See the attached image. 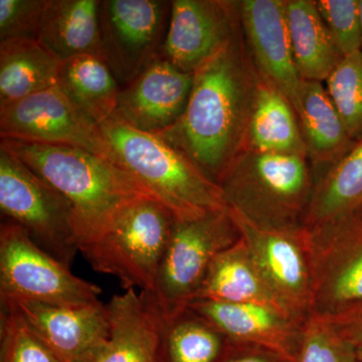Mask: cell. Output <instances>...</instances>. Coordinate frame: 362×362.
I'll return each mask as SVG.
<instances>
[{
    "mask_svg": "<svg viewBox=\"0 0 362 362\" xmlns=\"http://www.w3.org/2000/svg\"><path fill=\"white\" fill-rule=\"evenodd\" d=\"M257 75L240 28L194 74L187 108L177 122L156 135L218 183L245 150Z\"/></svg>",
    "mask_w": 362,
    "mask_h": 362,
    "instance_id": "6da1fadb",
    "label": "cell"
},
{
    "mask_svg": "<svg viewBox=\"0 0 362 362\" xmlns=\"http://www.w3.org/2000/svg\"><path fill=\"white\" fill-rule=\"evenodd\" d=\"M0 147L70 202L78 252L124 207L143 197L154 199L127 170L84 149L13 139H1Z\"/></svg>",
    "mask_w": 362,
    "mask_h": 362,
    "instance_id": "7a4b0ae2",
    "label": "cell"
},
{
    "mask_svg": "<svg viewBox=\"0 0 362 362\" xmlns=\"http://www.w3.org/2000/svg\"><path fill=\"white\" fill-rule=\"evenodd\" d=\"M218 185L228 211L251 225L272 232L305 230L314 187L308 156L245 149Z\"/></svg>",
    "mask_w": 362,
    "mask_h": 362,
    "instance_id": "3957f363",
    "label": "cell"
},
{
    "mask_svg": "<svg viewBox=\"0 0 362 362\" xmlns=\"http://www.w3.org/2000/svg\"><path fill=\"white\" fill-rule=\"evenodd\" d=\"M100 127L119 165L178 220L228 209L220 185L158 135L136 130L113 117Z\"/></svg>",
    "mask_w": 362,
    "mask_h": 362,
    "instance_id": "277c9868",
    "label": "cell"
},
{
    "mask_svg": "<svg viewBox=\"0 0 362 362\" xmlns=\"http://www.w3.org/2000/svg\"><path fill=\"white\" fill-rule=\"evenodd\" d=\"M175 221L160 202L143 197L121 209L80 252L95 271L114 276L124 289L151 292Z\"/></svg>",
    "mask_w": 362,
    "mask_h": 362,
    "instance_id": "5b68a950",
    "label": "cell"
},
{
    "mask_svg": "<svg viewBox=\"0 0 362 362\" xmlns=\"http://www.w3.org/2000/svg\"><path fill=\"white\" fill-rule=\"evenodd\" d=\"M0 209L37 246L70 267L78 252L70 202L1 147Z\"/></svg>",
    "mask_w": 362,
    "mask_h": 362,
    "instance_id": "8992f818",
    "label": "cell"
},
{
    "mask_svg": "<svg viewBox=\"0 0 362 362\" xmlns=\"http://www.w3.org/2000/svg\"><path fill=\"white\" fill-rule=\"evenodd\" d=\"M242 238L228 209L194 220L175 218L151 295L164 313L187 307L201 289L209 267Z\"/></svg>",
    "mask_w": 362,
    "mask_h": 362,
    "instance_id": "52a82bcc",
    "label": "cell"
},
{
    "mask_svg": "<svg viewBox=\"0 0 362 362\" xmlns=\"http://www.w3.org/2000/svg\"><path fill=\"white\" fill-rule=\"evenodd\" d=\"M101 288L77 277L58 259L37 246L11 221L0 226L1 301L83 305L100 301Z\"/></svg>",
    "mask_w": 362,
    "mask_h": 362,
    "instance_id": "ba28073f",
    "label": "cell"
},
{
    "mask_svg": "<svg viewBox=\"0 0 362 362\" xmlns=\"http://www.w3.org/2000/svg\"><path fill=\"white\" fill-rule=\"evenodd\" d=\"M311 272V316L362 304V209L305 228Z\"/></svg>",
    "mask_w": 362,
    "mask_h": 362,
    "instance_id": "9c48e42d",
    "label": "cell"
},
{
    "mask_svg": "<svg viewBox=\"0 0 362 362\" xmlns=\"http://www.w3.org/2000/svg\"><path fill=\"white\" fill-rule=\"evenodd\" d=\"M170 11L171 1L163 0L100 1L102 56L121 88L160 54Z\"/></svg>",
    "mask_w": 362,
    "mask_h": 362,
    "instance_id": "30bf717a",
    "label": "cell"
},
{
    "mask_svg": "<svg viewBox=\"0 0 362 362\" xmlns=\"http://www.w3.org/2000/svg\"><path fill=\"white\" fill-rule=\"evenodd\" d=\"M0 137L76 147L119 165L101 127L83 115L57 86L0 106Z\"/></svg>",
    "mask_w": 362,
    "mask_h": 362,
    "instance_id": "8fae6325",
    "label": "cell"
},
{
    "mask_svg": "<svg viewBox=\"0 0 362 362\" xmlns=\"http://www.w3.org/2000/svg\"><path fill=\"white\" fill-rule=\"evenodd\" d=\"M240 28L239 1L175 0L160 56L194 75Z\"/></svg>",
    "mask_w": 362,
    "mask_h": 362,
    "instance_id": "7c38bea8",
    "label": "cell"
},
{
    "mask_svg": "<svg viewBox=\"0 0 362 362\" xmlns=\"http://www.w3.org/2000/svg\"><path fill=\"white\" fill-rule=\"evenodd\" d=\"M230 214L273 291L293 315L306 322L311 316V272L305 230L300 233L262 230Z\"/></svg>",
    "mask_w": 362,
    "mask_h": 362,
    "instance_id": "4fadbf2b",
    "label": "cell"
},
{
    "mask_svg": "<svg viewBox=\"0 0 362 362\" xmlns=\"http://www.w3.org/2000/svg\"><path fill=\"white\" fill-rule=\"evenodd\" d=\"M11 305L28 325L65 362H86L109 337L106 304L1 301Z\"/></svg>",
    "mask_w": 362,
    "mask_h": 362,
    "instance_id": "5bb4252c",
    "label": "cell"
},
{
    "mask_svg": "<svg viewBox=\"0 0 362 362\" xmlns=\"http://www.w3.org/2000/svg\"><path fill=\"white\" fill-rule=\"evenodd\" d=\"M192 81V74L159 54L133 82L121 88L113 118L136 130L158 134L182 115Z\"/></svg>",
    "mask_w": 362,
    "mask_h": 362,
    "instance_id": "9a60e30c",
    "label": "cell"
},
{
    "mask_svg": "<svg viewBox=\"0 0 362 362\" xmlns=\"http://www.w3.org/2000/svg\"><path fill=\"white\" fill-rule=\"evenodd\" d=\"M243 35L257 71L296 101L302 78L293 57L285 0L239 1Z\"/></svg>",
    "mask_w": 362,
    "mask_h": 362,
    "instance_id": "2e32d148",
    "label": "cell"
},
{
    "mask_svg": "<svg viewBox=\"0 0 362 362\" xmlns=\"http://www.w3.org/2000/svg\"><path fill=\"white\" fill-rule=\"evenodd\" d=\"M187 306L216 326L233 344L261 347L287 362H298L306 322L256 304L195 300Z\"/></svg>",
    "mask_w": 362,
    "mask_h": 362,
    "instance_id": "e0dca14e",
    "label": "cell"
},
{
    "mask_svg": "<svg viewBox=\"0 0 362 362\" xmlns=\"http://www.w3.org/2000/svg\"><path fill=\"white\" fill-rule=\"evenodd\" d=\"M106 306L109 337L86 362H159L164 313L151 293L125 290Z\"/></svg>",
    "mask_w": 362,
    "mask_h": 362,
    "instance_id": "ac0fdd59",
    "label": "cell"
},
{
    "mask_svg": "<svg viewBox=\"0 0 362 362\" xmlns=\"http://www.w3.org/2000/svg\"><path fill=\"white\" fill-rule=\"evenodd\" d=\"M195 300L261 305L305 323L273 291L243 238L214 259Z\"/></svg>",
    "mask_w": 362,
    "mask_h": 362,
    "instance_id": "d6986e66",
    "label": "cell"
},
{
    "mask_svg": "<svg viewBox=\"0 0 362 362\" xmlns=\"http://www.w3.org/2000/svg\"><path fill=\"white\" fill-rule=\"evenodd\" d=\"M100 0H45L37 42L59 62L101 57Z\"/></svg>",
    "mask_w": 362,
    "mask_h": 362,
    "instance_id": "ffe728a7",
    "label": "cell"
},
{
    "mask_svg": "<svg viewBox=\"0 0 362 362\" xmlns=\"http://www.w3.org/2000/svg\"><path fill=\"white\" fill-rule=\"evenodd\" d=\"M314 187L305 228L362 209V136L334 161L313 168Z\"/></svg>",
    "mask_w": 362,
    "mask_h": 362,
    "instance_id": "44dd1931",
    "label": "cell"
},
{
    "mask_svg": "<svg viewBox=\"0 0 362 362\" xmlns=\"http://www.w3.org/2000/svg\"><path fill=\"white\" fill-rule=\"evenodd\" d=\"M245 149L307 156L294 107L284 93L259 71Z\"/></svg>",
    "mask_w": 362,
    "mask_h": 362,
    "instance_id": "7402d4cb",
    "label": "cell"
},
{
    "mask_svg": "<svg viewBox=\"0 0 362 362\" xmlns=\"http://www.w3.org/2000/svg\"><path fill=\"white\" fill-rule=\"evenodd\" d=\"M293 107L313 168L334 161L354 142L323 83L302 81Z\"/></svg>",
    "mask_w": 362,
    "mask_h": 362,
    "instance_id": "603a6c76",
    "label": "cell"
},
{
    "mask_svg": "<svg viewBox=\"0 0 362 362\" xmlns=\"http://www.w3.org/2000/svg\"><path fill=\"white\" fill-rule=\"evenodd\" d=\"M293 57L304 81L325 83L343 56L317 8L316 0H285Z\"/></svg>",
    "mask_w": 362,
    "mask_h": 362,
    "instance_id": "cb8c5ba5",
    "label": "cell"
},
{
    "mask_svg": "<svg viewBox=\"0 0 362 362\" xmlns=\"http://www.w3.org/2000/svg\"><path fill=\"white\" fill-rule=\"evenodd\" d=\"M57 87L89 120L101 126L115 113L121 86L101 57L59 62Z\"/></svg>",
    "mask_w": 362,
    "mask_h": 362,
    "instance_id": "d4e9b609",
    "label": "cell"
},
{
    "mask_svg": "<svg viewBox=\"0 0 362 362\" xmlns=\"http://www.w3.org/2000/svg\"><path fill=\"white\" fill-rule=\"evenodd\" d=\"M59 66L37 40L0 42V106L57 86Z\"/></svg>",
    "mask_w": 362,
    "mask_h": 362,
    "instance_id": "484cf974",
    "label": "cell"
},
{
    "mask_svg": "<svg viewBox=\"0 0 362 362\" xmlns=\"http://www.w3.org/2000/svg\"><path fill=\"white\" fill-rule=\"evenodd\" d=\"M232 346L216 326L188 306L164 313L159 362H221Z\"/></svg>",
    "mask_w": 362,
    "mask_h": 362,
    "instance_id": "4316f807",
    "label": "cell"
},
{
    "mask_svg": "<svg viewBox=\"0 0 362 362\" xmlns=\"http://www.w3.org/2000/svg\"><path fill=\"white\" fill-rule=\"evenodd\" d=\"M325 84L352 141L358 139L362 136V51L344 57Z\"/></svg>",
    "mask_w": 362,
    "mask_h": 362,
    "instance_id": "83f0119b",
    "label": "cell"
},
{
    "mask_svg": "<svg viewBox=\"0 0 362 362\" xmlns=\"http://www.w3.org/2000/svg\"><path fill=\"white\" fill-rule=\"evenodd\" d=\"M1 362H65L28 325L11 305L1 303Z\"/></svg>",
    "mask_w": 362,
    "mask_h": 362,
    "instance_id": "f1b7e54d",
    "label": "cell"
},
{
    "mask_svg": "<svg viewBox=\"0 0 362 362\" xmlns=\"http://www.w3.org/2000/svg\"><path fill=\"white\" fill-rule=\"evenodd\" d=\"M298 362H356V346L316 316H310L303 329Z\"/></svg>",
    "mask_w": 362,
    "mask_h": 362,
    "instance_id": "f546056e",
    "label": "cell"
},
{
    "mask_svg": "<svg viewBox=\"0 0 362 362\" xmlns=\"http://www.w3.org/2000/svg\"><path fill=\"white\" fill-rule=\"evenodd\" d=\"M316 4L343 58L362 51L359 0H316Z\"/></svg>",
    "mask_w": 362,
    "mask_h": 362,
    "instance_id": "4dcf8cb0",
    "label": "cell"
},
{
    "mask_svg": "<svg viewBox=\"0 0 362 362\" xmlns=\"http://www.w3.org/2000/svg\"><path fill=\"white\" fill-rule=\"evenodd\" d=\"M45 0H0V42L37 40Z\"/></svg>",
    "mask_w": 362,
    "mask_h": 362,
    "instance_id": "1f68e13d",
    "label": "cell"
},
{
    "mask_svg": "<svg viewBox=\"0 0 362 362\" xmlns=\"http://www.w3.org/2000/svg\"><path fill=\"white\" fill-rule=\"evenodd\" d=\"M322 319L329 324L343 339L356 346L362 344V304L354 305L338 312L334 315Z\"/></svg>",
    "mask_w": 362,
    "mask_h": 362,
    "instance_id": "d6a6232c",
    "label": "cell"
},
{
    "mask_svg": "<svg viewBox=\"0 0 362 362\" xmlns=\"http://www.w3.org/2000/svg\"><path fill=\"white\" fill-rule=\"evenodd\" d=\"M221 362H287L282 357L252 345L233 344Z\"/></svg>",
    "mask_w": 362,
    "mask_h": 362,
    "instance_id": "836d02e7",
    "label": "cell"
},
{
    "mask_svg": "<svg viewBox=\"0 0 362 362\" xmlns=\"http://www.w3.org/2000/svg\"><path fill=\"white\" fill-rule=\"evenodd\" d=\"M356 362H362V344L356 345Z\"/></svg>",
    "mask_w": 362,
    "mask_h": 362,
    "instance_id": "e575fe53",
    "label": "cell"
},
{
    "mask_svg": "<svg viewBox=\"0 0 362 362\" xmlns=\"http://www.w3.org/2000/svg\"><path fill=\"white\" fill-rule=\"evenodd\" d=\"M359 8H361V35H362V0H359Z\"/></svg>",
    "mask_w": 362,
    "mask_h": 362,
    "instance_id": "d590c367",
    "label": "cell"
}]
</instances>
